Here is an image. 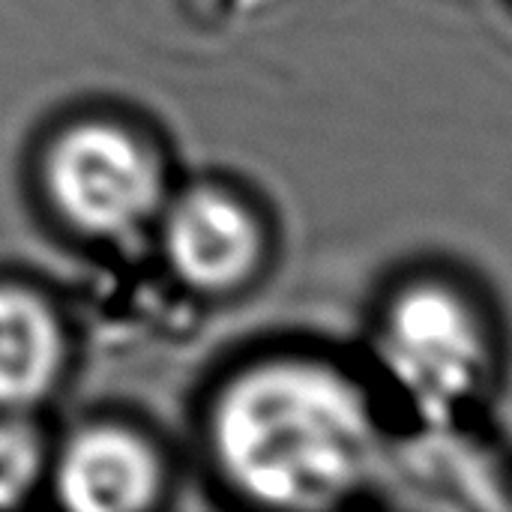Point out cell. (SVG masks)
Segmentation results:
<instances>
[{"label":"cell","mask_w":512,"mask_h":512,"mask_svg":"<svg viewBox=\"0 0 512 512\" xmlns=\"http://www.w3.org/2000/svg\"><path fill=\"white\" fill-rule=\"evenodd\" d=\"M57 327L45 306L21 291H0V402L39 396L57 369Z\"/></svg>","instance_id":"obj_6"},{"label":"cell","mask_w":512,"mask_h":512,"mask_svg":"<svg viewBox=\"0 0 512 512\" xmlns=\"http://www.w3.org/2000/svg\"><path fill=\"white\" fill-rule=\"evenodd\" d=\"M384 354L408 393L429 414H444L477 381L483 342L462 300L423 285L396 303Z\"/></svg>","instance_id":"obj_2"},{"label":"cell","mask_w":512,"mask_h":512,"mask_svg":"<svg viewBox=\"0 0 512 512\" xmlns=\"http://www.w3.org/2000/svg\"><path fill=\"white\" fill-rule=\"evenodd\" d=\"M168 249L189 282L228 288L255 264L258 231L237 201L219 192H195L180 201L168 222Z\"/></svg>","instance_id":"obj_4"},{"label":"cell","mask_w":512,"mask_h":512,"mask_svg":"<svg viewBox=\"0 0 512 512\" xmlns=\"http://www.w3.org/2000/svg\"><path fill=\"white\" fill-rule=\"evenodd\" d=\"M219 450L237 483L279 507H324L369 462L372 423L360 393L315 366L246 375L219 408Z\"/></svg>","instance_id":"obj_1"},{"label":"cell","mask_w":512,"mask_h":512,"mask_svg":"<svg viewBox=\"0 0 512 512\" xmlns=\"http://www.w3.org/2000/svg\"><path fill=\"white\" fill-rule=\"evenodd\" d=\"M60 495L72 510L123 512L156 495V462L141 441L117 429L78 438L60 468Z\"/></svg>","instance_id":"obj_5"},{"label":"cell","mask_w":512,"mask_h":512,"mask_svg":"<svg viewBox=\"0 0 512 512\" xmlns=\"http://www.w3.org/2000/svg\"><path fill=\"white\" fill-rule=\"evenodd\" d=\"M48 180L60 210L99 234L132 228L156 201L153 162L111 126H81L66 135L51 156Z\"/></svg>","instance_id":"obj_3"},{"label":"cell","mask_w":512,"mask_h":512,"mask_svg":"<svg viewBox=\"0 0 512 512\" xmlns=\"http://www.w3.org/2000/svg\"><path fill=\"white\" fill-rule=\"evenodd\" d=\"M39 447L24 426H0V507H12L36 480Z\"/></svg>","instance_id":"obj_7"}]
</instances>
